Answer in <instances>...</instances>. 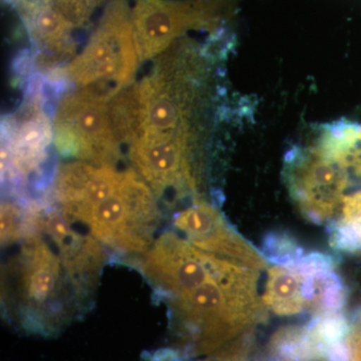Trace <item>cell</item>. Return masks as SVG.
<instances>
[{"mask_svg": "<svg viewBox=\"0 0 361 361\" xmlns=\"http://www.w3.org/2000/svg\"><path fill=\"white\" fill-rule=\"evenodd\" d=\"M348 343L350 348V361H361V324L351 326L350 334L348 336Z\"/></svg>", "mask_w": 361, "mask_h": 361, "instance_id": "23", "label": "cell"}, {"mask_svg": "<svg viewBox=\"0 0 361 361\" xmlns=\"http://www.w3.org/2000/svg\"><path fill=\"white\" fill-rule=\"evenodd\" d=\"M329 243L336 250L355 253L361 250V238L355 228L341 221L329 226Z\"/></svg>", "mask_w": 361, "mask_h": 361, "instance_id": "19", "label": "cell"}, {"mask_svg": "<svg viewBox=\"0 0 361 361\" xmlns=\"http://www.w3.org/2000/svg\"><path fill=\"white\" fill-rule=\"evenodd\" d=\"M75 27L84 25L89 20L92 6L90 0H51Z\"/></svg>", "mask_w": 361, "mask_h": 361, "instance_id": "20", "label": "cell"}, {"mask_svg": "<svg viewBox=\"0 0 361 361\" xmlns=\"http://www.w3.org/2000/svg\"><path fill=\"white\" fill-rule=\"evenodd\" d=\"M341 213V222L355 228L356 232H360L361 230V191L344 196Z\"/></svg>", "mask_w": 361, "mask_h": 361, "instance_id": "21", "label": "cell"}, {"mask_svg": "<svg viewBox=\"0 0 361 361\" xmlns=\"http://www.w3.org/2000/svg\"><path fill=\"white\" fill-rule=\"evenodd\" d=\"M173 226L197 248L231 259L253 269H267V260L212 204L199 201L176 214Z\"/></svg>", "mask_w": 361, "mask_h": 361, "instance_id": "12", "label": "cell"}, {"mask_svg": "<svg viewBox=\"0 0 361 361\" xmlns=\"http://www.w3.org/2000/svg\"><path fill=\"white\" fill-rule=\"evenodd\" d=\"M284 179L292 200L306 219L323 224L342 207L348 173L318 148H293L285 158Z\"/></svg>", "mask_w": 361, "mask_h": 361, "instance_id": "9", "label": "cell"}, {"mask_svg": "<svg viewBox=\"0 0 361 361\" xmlns=\"http://www.w3.org/2000/svg\"><path fill=\"white\" fill-rule=\"evenodd\" d=\"M42 94L39 87H33L20 110L4 120L2 163L20 179L42 168L54 141V123L45 113Z\"/></svg>", "mask_w": 361, "mask_h": 361, "instance_id": "11", "label": "cell"}, {"mask_svg": "<svg viewBox=\"0 0 361 361\" xmlns=\"http://www.w3.org/2000/svg\"><path fill=\"white\" fill-rule=\"evenodd\" d=\"M137 258L142 275L163 300L200 286L234 261L201 250L174 231L157 237Z\"/></svg>", "mask_w": 361, "mask_h": 361, "instance_id": "7", "label": "cell"}, {"mask_svg": "<svg viewBox=\"0 0 361 361\" xmlns=\"http://www.w3.org/2000/svg\"><path fill=\"white\" fill-rule=\"evenodd\" d=\"M16 241L18 251L2 270L6 310L26 331L51 336L85 310L92 293L73 276L56 243L28 212Z\"/></svg>", "mask_w": 361, "mask_h": 361, "instance_id": "1", "label": "cell"}, {"mask_svg": "<svg viewBox=\"0 0 361 361\" xmlns=\"http://www.w3.org/2000/svg\"><path fill=\"white\" fill-rule=\"evenodd\" d=\"M11 2L18 9L25 21L44 7L52 4L51 0H11Z\"/></svg>", "mask_w": 361, "mask_h": 361, "instance_id": "22", "label": "cell"}, {"mask_svg": "<svg viewBox=\"0 0 361 361\" xmlns=\"http://www.w3.org/2000/svg\"><path fill=\"white\" fill-rule=\"evenodd\" d=\"M337 266L336 259L329 254L313 252L307 255L301 256L295 263L287 266L291 269L300 273L302 276L319 274V273L329 272L336 270Z\"/></svg>", "mask_w": 361, "mask_h": 361, "instance_id": "18", "label": "cell"}, {"mask_svg": "<svg viewBox=\"0 0 361 361\" xmlns=\"http://www.w3.org/2000/svg\"><path fill=\"white\" fill-rule=\"evenodd\" d=\"M193 130L171 135H140L130 146L133 169L157 197L170 191L196 192L193 167Z\"/></svg>", "mask_w": 361, "mask_h": 361, "instance_id": "10", "label": "cell"}, {"mask_svg": "<svg viewBox=\"0 0 361 361\" xmlns=\"http://www.w3.org/2000/svg\"><path fill=\"white\" fill-rule=\"evenodd\" d=\"M357 322H358V323H360V324H361V308L360 310H358V312H357Z\"/></svg>", "mask_w": 361, "mask_h": 361, "instance_id": "24", "label": "cell"}, {"mask_svg": "<svg viewBox=\"0 0 361 361\" xmlns=\"http://www.w3.org/2000/svg\"><path fill=\"white\" fill-rule=\"evenodd\" d=\"M258 278V270L232 261L205 283L164 300L185 355H212L250 336L266 316Z\"/></svg>", "mask_w": 361, "mask_h": 361, "instance_id": "2", "label": "cell"}, {"mask_svg": "<svg viewBox=\"0 0 361 361\" xmlns=\"http://www.w3.org/2000/svg\"><path fill=\"white\" fill-rule=\"evenodd\" d=\"M37 51V63L42 70L52 68L75 52L71 32L75 26L54 4L25 20Z\"/></svg>", "mask_w": 361, "mask_h": 361, "instance_id": "13", "label": "cell"}, {"mask_svg": "<svg viewBox=\"0 0 361 361\" xmlns=\"http://www.w3.org/2000/svg\"><path fill=\"white\" fill-rule=\"evenodd\" d=\"M303 277L305 310L314 316L341 312L348 303V291L334 271Z\"/></svg>", "mask_w": 361, "mask_h": 361, "instance_id": "15", "label": "cell"}, {"mask_svg": "<svg viewBox=\"0 0 361 361\" xmlns=\"http://www.w3.org/2000/svg\"><path fill=\"white\" fill-rule=\"evenodd\" d=\"M200 71L197 56L188 47L159 58L148 77L137 84L142 104L140 135H171L192 130Z\"/></svg>", "mask_w": 361, "mask_h": 361, "instance_id": "5", "label": "cell"}, {"mask_svg": "<svg viewBox=\"0 0 361 361\" xmlns=\"http://www.w3.org/2000/svg\"><path fill=\"white\" fill-rule=\"evenodd\" d=\"M108 101L85 90L66 94L54 118V142L61 155L94 165L115 167L120 159Z\"/></svg>", "mask_w": 361, "mask_h": 361, "instance_id": "6", "label": "cell"}, {"mask_svg": "<svg viewBox=\"0 0 361 361\" xmlns=\"http://www.w3.org/2000/svg\"><path fill=\"white\" fill-rule=\"evenodd\" d=\"M108 111L118 142L130 146L141 134L142 126V104L137 85H130L111 97Z\"/></svg>", "mask_w": 361, "mask_h": 361, "instance_id": "16", "label": "cell"}, {"mask_svg": "<svg viewBox=\"0 0 361 361\" xmlns=\"http://www.w3.org/2000/svg\"><path fill=\"white\" fill-rule=\"evenodd\" d=\"M223 1L135 0L132 23L140 61L160 56L189 30H213L222 18Z\"/></svg>", "mask_w": 361, "mask_h": 361, "instance_id": "8", "label": "cell"}, {"mask_svg": "<svg viewBox=\"0 0 361 361\" xmlns=\"http://www.w3.org/2000/svg\"><path fill=\"white\" fill-rule=\"evenodd\" d=\"M139 61L129 7L126 0H113L66 73L80 90L109 102L132 85Z\"/></svg>", "mask_w": 361, "mask_h": 361, "instance_id": "4", "label": "cell"}, {"mask_svg": "<svg viewBox=\"0 0 361 361\" xmlns=\"http://www.w3.org/2000/svg\"><path fill=\"white\" fill-rule=\"evenodd\" d=\"M263 302L279 316H293L305 310L304 277L300 273L274 266L268 270Z\"/></svg>", "mask_w": 361, "mask_h": 361, "instance_id": "14", "label": "cell"}, {"mask_svg": "<svg viewBox=\"0 0 361 361\" xmlns=\"http://www.w3.org/2000/svg\"><path fill=\"white\" fill-rule=\"evenodd\" d=\"M261 253L272 264L290 266L303 256L302 247L286 232H270L263 238Z\"/></svg>", "mask_w": 361, "mask_h": 361, "instance_id": "17", "label": "cell"}, {"mask_svg": "<svg viewBox=\"0 0 361 361\" xmlns=\"http://www.w3.org/2000/svg\"><path fill=\"white\" fill-rule=\"evenodd\" d=\"M160 221L155 193L132 169L70 224L116 253L139 257L155 241Z\"/></svg>", "mask_w": 361, "mask_h": 361, "instance_id": "3", "label": "cell"}]
</instances>
